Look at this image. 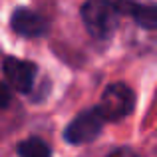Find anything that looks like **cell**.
I'll return each mask as SVG.
<instances>
[{
	"mask_svg": "<svg viewBox=\"0 0 157 157\" xmlns=\"http://www.w3.org/2000/svg\"><path fill=\"white\" fill-rule=\"evenodd\" d=\"M119 8L111 0H86L82 6V20L94 38L105 40L117 28Z\"/></svg>",
	"mask_w": 157,
	"mask_h": 157,
	"instance_id": "obj_1",
	"label": "cell"
},
{
	"mask_svg": "<svg viewBox=\"0 0 157 157\" xmlns=\"http://www.w3.org/2000/svg\"><path fill=\"white\" fill-rule=\"evenodd\" d=\"M105 117L101 113L100 107H88V109L80 111L72 121L68 123V127L64 129V139L72 145H84L90 143L101 133L104 129Z\"/></svg>",
	"mask_w": 157,
	"mask_h": 157,
	"instance_id": "obj_2",
	"label": "cell"
},
{
	"mask_svg": "<svg viewBox=\"0 0 157 157\" xmlns=\"http://www.w3.org/2000/svg\"><path fill=\"white\" fill-rule=\"evenodd\" d=\"M104 113L105 121H119V119L127 117L135 107V94L129 86L115 82L109 84L101 94L100 105H98Z\"/></svg>",
	"mask_w": 157,
	"mask_h": 157,
	"instance_id": "obj_3",
	"label": "cell"
},
{
	"mask_svg": "<svg viewBox=\"0 0 157 157\" xmlns=\"http://www.w3.org/2000/svg\"><path fill=\"white\" fill-rule=\"evenodd\" d=\"M2 70H4V74H6L8 82L14 86V90H18L20 94L32 92L34 80H36V66L32 64V62L8 56L2 64Z\"/></svg>",
	"mask_w": 157,
	"mask_h": 157,
	"instance_id": "obj_4",
	"label": "cell"
},
{
	"mask_svg": "<svg viewBox=\"0 0 157 157\" xmlns=\"http://www.w3.org/2000/svg\"><path fill=\"white\" fill-rule=\"evenodd\" d=\"M10 26L22 38H38L48 32L46 18L34 10H28V8H16L12 12Z\"/></svg>",
	"mask_w": 157,
	"mask_h": 157,
	"instance_id": "obj_5",
	"label": "cell"
},
{
	"mask_svg": "<svg viewBox=\"0 0 157 157\" xmlns=\"http://www.w3.org/2000/svg\"><path fill=\"white\" fill-rule=\"evenodd\" d=\"M119 14H129L145 30H157V2H137V0H117Z\"/></svg>",
	"mask_w": 157,
	"mask_h": 157,
	"instance_id": "obj_6",
	"label": "cell"
},
{
	"mask_svg": "<svg viewBox=\"0 0 157 157\" xmlns=\"http://www.w3.org/2000/svg\"><path fill=\"white\" fill-rule=\"evenodd\" d=\"M16 151H18V157H52L50 147L38 137H28L20 141Z\"/></svg>",
	"mask_w": 157,
	"mask_h": 157,
	"instance_id": "obj_7",
	"label": "cell"
},
{
	"mask_svg": "<svg viewBox=\"0 0 157 157\" xmlns=\"http://www.w3.org/2000/svg\"><path fill=\"white\" fill-rule=\"evenodd\" d=\"M12 101V92L10 88H8L6 84H2L0 82V109H4V107H8Z\"/></svg>",
	"mask_w": 157,
	"mask_h": 157,
	"instance_id": "obj_8",
	"label": "cell"
},
{
	"mask_svg": "<svg viewBox=\"0 0 157 157\" xmlns=\"http://www.w3.org/2000/svg\"><path fill=\"white\" fill-rule=\"evenodd\" d=\"M107 157H139V155L133 149H129V147H117V149H113Z\"/></svg>",
	"mask_w": 157,
	"mask_h": 157,
	"instance_id": "obj_9",
	"label": "cell"
}]
</instances>
